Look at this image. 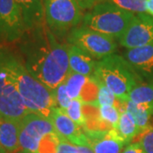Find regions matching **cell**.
Listing matches in <instances>:
<instances>
[{
  "label": "cell",
  "mask_w": 153,
  "mask_h": 153,
  "mask_svg": "<svg viewBox=\"0 0 153 153\" xmlns=\"http://www.w3.org/2000/svg\"><path fill=\"white\" fill-rule=\"evenodd\" d=\"M22 44V62L36 78L51 90L70 72L67 44L60 43L46 24L26 32Z\"/></svg>",
  "instance_id": "6da1fadb"
},
{
  "label": "cell",
  "mask_w": 153,
  "mask_h": 153,
  "mask_svg": "<svg viewBox=\"0 0 153 153\" xmlns=\"http://www.w3.org/2000/svg\"><path fill=\"white\" fill-rule=\"evenodd\" d=\"M0 67L10 77L27 108L49 119L56 106L53 90L33 76L18 57L5 49H0Z\"/></svg>",
  "instance_id": "7a4b0ae2"
},
{
  "label": "cell",
  "mask_w": 153,
  "mask_h": 153,
  "mask_svg": "<svg viewBox=\"0 0 153 153\" xmlns=\"http://www.w3.org/2000/svg\"><path fill=\"white\" fill-rule=\"evenodd\" d=\"M94 75L122 102L128 101L132 90L143 83L125 58L116 54L98 60Z\"/></svg>",
  "instance_id": "3957f363"
},
{
  "label": "cell",
  "mask_w": 153,
  "mask_h": 153,
  "mask_svg": "<svg viewBox=\"0 0 153 153\" xmlns=\"http://www.w3.org/2000/svg\"><path fill=\"white\" fill-rule=\"evenodd\" d=\"M134 14L124 10L108 1H103L83 16V25L113 38L124 34Z\"/></svg>",
  "instance_id": "277c9868"
},
{
  "label": "cell",
  "mask_w": 153,
  "mask_h": 153,
  "mask_svg": "<svg viewBox=\"0 0 153 153\" xmlns=\"http://www.w3.org/2000/svg\"><path fill=\"white\" fill-rule=\"evenodd\" d=\"M47 27L56 38H61L78 27L83 14L75 0H43Z\"/></svg>",
  "instance_id": "5b68a950"
},
{
  "label": "cell",
  "mask_w": 153,
  "mask_h": 153,
  "mask_svg": "<svg viewBox=\"0 0 153 153\" xmlns=\"http://www.w3.org/2000/svg\"><path fill=\"white\" fill-rule=\"evenodd\" d=\"M66 41L67 44L82 49L95 60H101L114 54L117 46L115 38L96 32L84 25L73 28L67 34Z\"/></svg>",
  "instance_id": "8992f818"
},
{
  "label": "cell",
  "mask_w": 153,
  "mask_h": 153,
  "mask_svg": "<svg viewBox=\"0 0 153 153\" xmlns=\"http://www.w3.org/2000/svg\"><path fill=\"white\" fill-rule=\"evenodd\" d=\"M56 133L49 118L34 112L27 114L20 122L21 150L37 153L44 138Z\"/></svg>",
  "instance_id": "52a82bcc"
},
{
  "label": "cell",
  "mask_w": 153,
  "mask_h": 153,
  "mask_svg": "<svg viewBox=\"0 0 153 153\" xmlns=\"http://www.w3.org/2000/svg\"><path fill=\"white\" fill-rule=\"evenodd\" d=\"M25 33L22 11L16 0H0V42L14 43Z\"/></svg>",
  "instance_id": "ba28073f"
},
{
  "label": "cell",
  "mask_w": 153,
  "mask_h": 153,
  "mask_svg": "<svg viewBox=\"0 0 153 153\" xmlns=\"http://www.w3.org/2000/svg\"><path fill=\"white\" fill-rule=\"evenodd\" d=\"M30 112L10 77L0 67V117L22 120Z\"/></svg>",
  "instance_id": "9c48e42d"
},
{
  "label": "cell",
  "mask_w": 153,
  "mask_h": 153,
  "mask_svg": "<svg viewBox=\"0 0 153 153\" xmlns=\"http://www.w3.org/2000/svg\"><path fill=\"white\" fill-rule=\"evenodd\" d=\"M118 40L119 44L128 49L153 45V17L146 13L135 15Z\"/></svg>",
  "instance_id": "30bf717a"
},
{
  "label": "cell",
  "mask_w": 153,
  "mask_h": 153,
  "mask_svg": "<svg viewBox=\"0 0 153 153\" xmlns=\"http://www.w3.org/2000/svg\"><path fill=\"white\" fill-rule=\"evenodd\" d=\"M49 120L60 140H64L75 146L90 147V141L83 128L66 115L64 110L56 107L52 111Z\"/></svg>",
  "instance_id": "8fae6325"
},
{
  "label": "cell",
  "mask_w": 153,
  "mask_h": 153,
  "mask_svg": "<svg viewBox=\"0 0 153 153\" xmlns=\"http://www.w3.org/2000/svg\"><path fill=\"white\" fill-rule=\"evenodd\" d=\"M124 56L143 81H153V45L128 49Z\"/></svg>",
  "instance_id": "7c38bea8"
},
{
  "label": "cell",
  "mask_w": 153,
  "mask_h": 153,
  "mask_svg": "<svg viewBox=\"0 0 153 153\" xmlns=\"http://www.w3.org/2000/svg\"><path fill=\"white\" fill-rule=\"evenodd\" d=\"M94 153H122L126 143L117 135L115 128L109 131H84Z\"/></svg>",
  "instance_id": "4fadbf2b"
},
{
  "label": "cell",
  "mask_w": 153,
  "mask_h": 153,
  "mask_svg": "<svg viewBox=\"0 0 153 153\" xmlns=\"http://www.w3.org/2000/svg\"><path fill=\"white\" fill-rule=\"evenodd\" d=\"M22 11L26 32L45 25L43 0H16Z\"/></svg>",
  "instance_id": "5bb4252c"
},
{
  "label": "cell",
  "mask_w": 153,
  "mask_h": 153,
  "mask_svg": "<svg viewBox=\"0 0 153 153\" xmlns=\"http://www.w3.org/2000/svg\"><path fill=\"white\" fill-rule=\"evenodd\" d=\"M20 122L0 117V145L6 153H17L21 151Z\"/></svg>",
  "instance_id": "9a60e30c"
},
{
  "label": "cell",
  "mask_w": 153,
  "mask_h": 153,
  "mask_svg": "<svg viewBox=\"0 0 153 153\" xmlns=\"http://www.w3.org/2000/svg\"><path fill=\"white\" fill-rule=\"evenodd\" d=\"M70 71L90 76L94 74L96 63L95 59L75 45L67 44Z\"/></svg>",
  "instance_id": "2e32d148"
},
{
  "label": "cell",
  "mask_w": 153,
  "mask_h": 153,
  "mask_svg": "<svg viewBox=\"0 0 153 153\" xmlns=\"http://www.w3.org/2000/svg\"><path fill=\"white\" fill-rule=\"evenodd\" d=\"M115 130L126 145H129L135 137L140 135V131L133 117L127 111L120 113L119 121Z\"/></svg>",
  "instance_id": "e0dca14e"
},
{
  "label": "cell",
  "mask_w": 153,
  "mask_h": 153,
  "mask_svg": "<svg viewBox=\"0 0 153 153\" xmlns=\"http://www.w3.org/2000/svg\"><path fill=\"white\" fill-rule=\"evenodd\" d=\"M129 100L146 107L153 116V81L143 82L134 88L130 93Z\"/></svg>",
  "instance_id": "ac0fdd59"
},
{
  "label": "cell",
  "mask_w": 153,
  "mask_h": 153,
  "mask_svg": "<svg viewBox=\"0 0 153 153\" xmlns=\"http://www.w3.org/2000/svg\"><path fill=\"white\" fill-rule=\"evenodd\" d=\"M126 111L133 117L140 131V134L152 126L151 125V119L153 116L143 105L136 104L129 100L126 102Z\"/></svg>",
  "instance_id": "d6986e66"
},
{
  "label": "cell",
  "mask_w": 153,
  "mask_h": 153,
  "mask_svg": "<svg viewBox=\"0 0 153 153\" xmlns=\"http://www.w3.org/2000/svg\"><path fill=\"white\" fill-rule=\"evenodd\" d=\"M88 76L71 71L68 73L65 79L66 91L71 100L79 99L82 88L87 82Z\"/></svg>",
  "instance_id": "ffe728a7"
},
{
  "label": "cell",
  "mask_w": 153,
  "mask_h": 153,
  "mask_svg": "<svg viewBox=\"0 0 153 153\" xmlns=\"http://www.w3.org/2000/svg\"><path fill=\"white\" fill-rule=\"evenodd\" d=\"M99 81L94 75L88 76V80L82 88L79 100L82 104H98Z\"/></svg>",
  "instance_id": "44dd1931"
},
{
  "label": "cell",
  "mask_w": 153,
  "mask_h": 153,
  "mask_svg": "<svg viewBox=\"0 0 153 153\" xmlns=\"http://www.w3.org/2000/svg\"><path fill=\"white\" fill-rule=\"evenodd\" d=\"M120 111L117 107L110 105H100V117L102 123L110 129L116 128L120 117Z\"/></svg>",
  "instance_id": "7402d4cb"
},
{
  "label": "cell",
  "mask_w": 153,
  "mask_h": 153,
  "mask_svg": "<svg viewBox=\"0 0 153 153\" xmlns=\"http://www.w3.org/2000/svg\"><path fill=\"white\" fill-rule=\"evenodd\" d=\"M66 115L81 128L85 126V117L83 114V104L79 99L71 100L70 105L65 110Z\"/></svg>",
  "instance_id": "603a6c76"
},
{
  "label": "cell",
  "mask_w": 153,
  "mask_h": 153,
  "mask_svg": "<svg viewBox=\"0 0 153 153\" xmlns=\"http://www.w3.org/2000/svg\"><path fill=\"white\" fill-rule=\"evenodd\" d=\"M119 7L124 10L131 13H146V0H105Z\"/></svg>",
  "instance_id": "cb8c5ba5"
},
{
  "label": "cell",
  "mask_w": 153,
  "mask_h": 153,
  "mask_svg": "<svg viewBox=\"0 0 153 153\" xmlns=\"http://www.w3.org/2000/svg\"><path fill=\"white\" fill-rule=\"evenodd\" d=\"M53 93L56 107H59L64 111L67 109L71 104V99L67 94L65 82H63L59 84L55 90H53Z\"/></svg>",
  "instance_id": "d4e9b609"
},
{
  "label": "cell",
  "mask_w": 153,
  "mask_h": 153,
  "mask_svg": "<svg viewBox=\"0 0 153 153\" xmlns=\"http://www.w3.org/2000/svg\"><path fill=\"white\" fill-rule=\"evenodd\" d=\"M55 153H94L91 147L75 146L64 140H60Z\"/></svg>",
  "instance_id": "484cf974"
},
{
  "label": "cell",
  "mask_w": 153,
  "mask_h": 153,
  "mask_svg": "<svg viewBox=\"0 0 153 153\" xmlns=\"http://www.w3.org/2000/svg\"><path fill=\"white\" fill-rule=\"evenodd\" d=\"M138 143L146 153H153V125L140 134Z\"/></svg>",
  "instance_id": "4316f807"
},
{
  "label": "cell",
  "mask_w": 153,
  "mask_h": 153,
  "mask_svg": "<svg viewBox=\"0 0 153 153\" xmlns=\"http://www.w3.org/2000/svg\"><path fill=\"white\" fill-rule=\"evenodd\" d=\"M82 10H90L96 4L103 2L105 0H75Z\"/></svg>",
  "instance_id": "83f0119b"
},
{
  "label": "cell",
  "mask_w": 153,
  "mask_h": 153,
  "mask_svg": "<svg viewBox=\"0 0 153 153\" xmlns=\"http://www.w3.org/2000/svg\"><path fill=\"white\" fill-rule=\"evenodd\" d=\"M122 153H146L139 143H133L128 145V146L122 152Z\"/></svg>",
  "instance_id": "f1b7e54d"
},
{
  "label": "cell",
  "mask_w": 153,
  "mask_h": 153,
  "mask_svg": "<svg viewBox=\"0 0 153 153\" xmlns=\"http://www.w3.org/2000/svg\"><path fill=\"white\" fill-rule=\"evenodd\" d=\"M146 12L153 17V0H146Z\"/></svg>",
  "instance_id": "f546056e"
},
{
  "label": "cell",
  "mask_w": 153,
  "mask_h": 153,
  "mask_svg": "<svg viewBox=\"0 0 153 153\" xmlns=\"http://www.w3.org/2000/svg\"><path fill=\"white\" fill-rule=\"evenodd\" d=\"M0 153H6V152L4 151V149L2 147V146L0 145Z\"/></svg>",
  "instance_id": "4dcf8cb0"
},
{
  "label": "cell",
  "mask_w": 153,
  "mask_h": 153,
  "mask_svg": "<svg viewBox=\"0 0 153 153\" xmlns=\"http://www.w3.org/2000/svg\"><path fill=\"white\" fill-rule=\"evenodd\" d=\"M17 153H32V152H27V151H24V150H21V151H19Z\"/></svg>",
  "instance_id": "1f68e13d"
}]
</instances>
